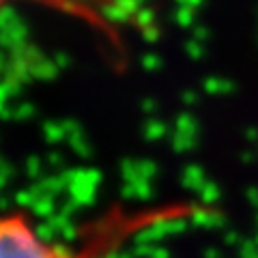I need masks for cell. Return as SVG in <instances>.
Wrapping results in <instances>:
<instances>
[{"label": "cell", "instance_id": "obj_1", "mask_svg": "<svg viewBox=\"0 0 258 258\" xmlns=\"http://www.w3.org/2000/svg\"><path fill=\"white\" fill-rule=\"evenodd\" d=\"M191 211L187 205L157 207L140 213L112 211L106 220L88 226L80 245H62L47 239L26 211H0V258H103L147 226L191 215Z\"/></svg>", "mask_w": 258, "mask_h": 258}]
</instances>
